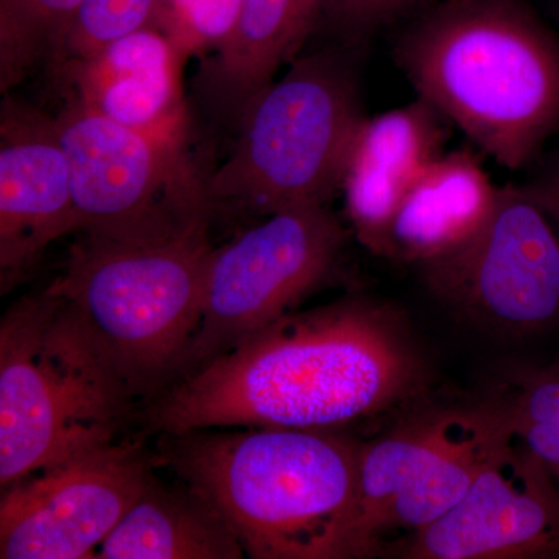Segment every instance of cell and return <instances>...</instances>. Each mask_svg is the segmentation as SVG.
Returning <instances> with one entry per match:
<instances>
[{"label":"cell","instance_id":"obj_1","mask_svg":"<svg viewBox=\"0 0 559 559\" xmlns=\"http://www.w3.org/2000/svg\"><path fill=\"white\" fill-rule=\"evenodd\" d=\"M425 360L395 308L349 297L290 312L150 400L154 432L334 430L419 395Z\"/></svg>","mask_w":559,"mask_h":559},{"label":"cell","instance_id":"obj_2","mask_svg":"<svg viewBox=\"0 0 559 559\" xmlns=\"http://www.w3.org/2000/svg\"><path fill=\"white\" fill-rule=\"evenodd\" d=\"M393 58L443 119L507 170L559 131V36L530 0H441L400 33Z\"/></svg>","mask_w":559,"mask_h":559},{"label":"cell","instance_id":"obj_3","mask_svg":"<svg viewBox=\"0 0 559 559\" xmlns=\"http://www.w3.org/2000/svg\"><path fill=\"white\" fill-rule=\"evenodd\" d=\"M360 443L334 430L164 433L157 462L193 489L255 559L352 558Z\"/></svg>","mask_w":559,"mask_h":559},{"label":"cell","instance_id":"obj_4","mask_svg":"<svg viewBox=\"0 0 559 559\" xmlns=\"http://www.w3.org/2000/svg\"><path fill=\"white\" fill-rule=\"evenodd\" d=\"M134 401L68 301H17L0 323L2 489L119 441Z\"/></svg>","mask_w":559,"mask_h":559},{"label":"cell","instance_id":"obj_5","mask_svg":"<svg viewBox=\"0 0 559 559\" xmlns=\"http://www.w3.org/2000/svg\"><path fill=\"white\" fill-rule=\"evenodd\" d=\"M212 249L207 230L159 242L83 235L47 289L68 301L132 399L151 400L178 380Z\"/></svg>","mask_w":559,"mask_h":559},{"label":"cell","instance_id":"obj_6","mask_svg":"<svg viewBox=\"0 0 559 559\" xmlns=\"http://www.w3.org/2000/svg\"><path fill=\"white\" fill-rule=\"evenodd\" d=\"M356 49L326 47L297 57L242 110L227 160L207 178L210 204L270 216L326 204L341 190L364 120Z\"/></svg>","mask_w":559,"mask_h":559},{"label":"cell","instance_id":"obj_7","mask_svg":"<svg viewBox=\"0 0 559 559\" xmlns=\"http://www.w3.org/2000/svg\"><path fill=\"white\" fill-rule=\"evenodd\" d=\"M72 173L79 230L120 242L207 230L212 204L182 140L154 138L69 95L55 119Z\"/></svg>","mask_w":559,"mask_h":559},{"label":"cell","instance_id":"obj_8","mask_svg":"<svg viewBox=\"0 0 559 559\" xmlns=\"http://www.w3.org/2000/svg\"><path fill=\"white\" fill-rule=\"evenodd\" d=\"M513 436L502 393L437 404L360 443L352 558L381 554L385 536L432 524L463 498L485 463Z\"/></svg>","mask_w":559,"mask_h":559},{"label":"cell","instance_id":"obj_9","mask_svg":"<svg viewBox=\"0 0 559 559\" xmlns=\"http://www.w3.org/2000/svg\"><path fill=\"white\" fill-rule=\"evenodd\" d=\"M345 241L340 218L326 204H314L272 213L212 249L200 325L178 380L296 311L330 277Z\"/></svg>","mask_w":559,"mask_h":559},{"label":"cell","instance_id":"obj_10","mask_svg":"<svg viewBox=\"0 0 559 559\" xmlns=\"http://www.w3.org/2000/svg\"><path fill=\"white\" fill-rule=\"evenodd\" d=\"M436 299L500 336L532 337L559 322V235L521 186L500 187L485 226L419 264Z\"/></svg>","mask_w":559,"mask_h":559},{"label":"cell","instance_id":"obj_11","mask_svg":"<svg viewBox=\"0 0 559 559\" xmlns=\"http://www.w3.org/2000/svg\"><path fill=\"white\" fill-rule=\"evenodd\" d=\"M153 465L139 444L119 440L2 489L0 558H95Z\"/></svg>","mask_w":559,"mask_h":559},{"label":"cell","instance_id":"obj_12","mask_svg":"<svg viewBox=\"0 0 559 559\" xmlns=\"http://www.w3.org/2000/svg\"><path fill=\"white\" fill-rule=\"evenodd\" d=\"M409 559L559 557V487L516 436L492 452L468 491L400 544Z\"/></svg>","mask_w":559,"mask_h":559},{"label":"cell","instance_id":"obj_13","mask_svg":"<svg viewBox=\"0 0 559 559\" xmlns=\"http://www.w3.org/2000/svg\"><path fill=\"white\" fill-rule=\"evenodd\" d=\"M79 230L72 173L55 120L14 102L0 121V278L5 293L51 242Z\"/></svg>","mask_w":559,"mask_h":559},{"label":"cell","instance_id":"obj_14","mask_svg":"<svg viewBox=\"0 0 559 559\" xmlns=\"http://www.w3.org/2000/svg\"><path fill=\"white\" fill-rule=\"evenodd\" d=\"M443 117L418 97L364 117L349 148L341 190L360 245L382 255L390 223L415 180L443 145Z\"/></svg>","mask_w":559,"mask_h":559},{"label":"cell","instance_id":"obj_15","mask_svg":"<svg viewBox=\"0 0 559 559\" xmlns=\"http://www.w3.org/2000/svg\"><path fill=\"white\" fill-rule=\"evenodd\" d=\"M183 57L167 33L148 25L61 73L69 95L103 116L154 138L186 142Z\"/></svg>","mask_w":559,"mask_h":559},{"label":"cell","instance_id":"obj_16","mask_svg":"<svg viewBox=\"0 0 559 559\" xmlns=\"http://www.w3.org/2000/svg\"><path fill=\"white\" fill-rule=\"evenodd\" d=\"M499 193L471 151L439 154L401 201L381 257L418 266L439 259L485 226Z\"/></svg>","mask_w":559,"mask_h":559},{"label":"cell","instance_id":"obj_17","mask_svg":"<svg viewBox=\"0 0 559 559\" xmlns=\"http://www.w3.org/2000/svg\"><path fill=\"white\" fill-rule=\"evenodd\" d=\"M323 0H242L229 38L202 66L201 90L221 116L240 120L280 66L296 60L319 25Z\"/></svg>","mask_w":559,"mask_h":559},{"label":"cell","instance_id":"obj_18","mask_svg":"<svg viewBox=\"0 0 559 559\" xmlns=\"http://www.w3.org/2000/svg\"><path fill=\"white\" fill-rule=\"evenodd\" d=\"M240 540L223 518L180 481L150 480L98 547L102 559H240Z\"/></svg>","mask_w":559,"mask_h":559},{"label":"cell","instance_id":"obj_19","mask_svg":"<svg viewBox=\"0 0 559 559\" xmlns=\"http://www.w3.org/2000/svg\"><path fill=\"white\" fill-rule=\"evenodd\" d=\"M83 0H0V86L20 83L44 55L55 57Z\"/></svg>","mask_w":559,"mask_h":559},{"label":"cell","instance_id":"obj_20","mask_svg":"<svg viewBox=\"0 0 559 559\" xmlns=\"http://www.w3.org/2000/svg\"><path fill=\"white\" fill-rule=\"evenodd\" d=\"M511 430L559 487V360L521 367L502 390Z\"/></svg>","mask_w":559,"mask_h":559},{"label":"cell","instance_id":"obj_21","mask_svg":"<svg viewBox=\"0 0 559 559\" xmlns=\"http://www.w3.org/2000/svg\"><path fill=\"white\" fill-rule=\"evenodd\" d=\"M160 0H83L55 53L58 69L90 60L124 36L154 24Z\"/></svg>","mask_w":559,"mask_h":559},{"label":"cell","instance_id":"obj_22","mask_svg":"<svg viewBox=\"0 0 559 559\" xmlns=\"http://www.w3.org/2000/svg\"><path fill=\"white\" fill-rule=\"evenodd\" d=\"M242 0H162L154 24L183 55L218 49L240 16Z\"/></svg>","mask_w":559,"mask_h":559},{"label":"cell","instance_id":"obj_23","mask_svg":"<svg viewBox=\"0 0 559 559\" xmlns=\"http://www.w3.org/2000/svg\"><path fill=\"white\" fill-rule=\"evenodd\" d=\"M429 0H323L319 24L341 46L359 49L382 28L428 7Z\"/></svg>","mask_w":559,"mask_h":559},{"label":"cell","instance_id":"obj_24","mask_svg":"<svg viewBox=\"0 0 559 559\" xmlns=\"http://www.w3.org/2000/svg\"><path fill=\"white\" fill-rule=\"evenodd\" d=\"M521 187L530 200L546 213L559 235V151Z\"/></svg>","mask_w":559,"mask_h":559},{"label":"cell","instance_id":"obj_25","mask_svg":"<svg viewBox=\"0 0 559 559\" xmlns=\"http://www.w3.org/2000/svg\"><path fill=\"white\" fill-rule=\"evenodd\" d=\"M559 14V13H558Z\"/></svg>","mask_w":559,"mask_h":559}]
</instances>
